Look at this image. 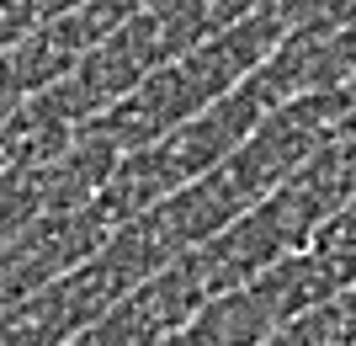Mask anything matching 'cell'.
I'll return each instance as SVG.
<instances>
[{
    "label": "cell",
    "instance_id": "1",
    "mask_svg": "<svg viewBox=\"0 0 356 346\" xmlns=\"http://www.w3.org/2000/svg\"><path fill=\"white\" fill-rule=\"evenodd\" d=\"M287 32H293L287 6H255V11H245L239 22H229L223 32L202 38L197 48L165 59L160 70L144 75L122 102H112L102 118H90L80 134L112 144L118 155L144 150L154 139L176 134L181 123H192L197 112L213 107L218 96H229L239 80H250L255 70L277 54V43H282Z\"/></svg>",
    "mask_w": 356,
    "mask_h": 346
},
{
    "label": "cell",
    "instance_id": "2",
    "mask_svg": "<svg viewBox=\"0 0 356 346\" xmlns=\"http://www.w3.org/2000/svg\"><path fill=\"white\" fill-rule=\"evenodd\" d=\"M303 251L325 267V277L335 283V293L356 288V197L346 203L341 213H330L325 224L314 229V240L303 245Z\"/></svg>",
    "mask_w": 356,
    "mask_h": 346
},
{
    "label": "cell",
    "instance_id": "3",
    "mask_svg": "<svg viewBox=\"0 0 356 346\" xmlns=\"http://www.w3.org/2000/svg\"><path fill=\"white\" fill-rule=\"evenodd\" d=\"M255 6H293V0H255Z\"/></svg>",
    "mask_w": 356,
    "mask_h": 346
}]
</instances>
